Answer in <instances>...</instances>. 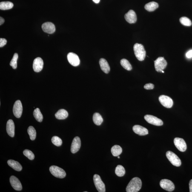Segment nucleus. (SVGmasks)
Segmentation results:
<instances>
[{"mask_svg":"<svg viewBox=\"0 0 192 192\" xmlns=\"http://www.w3.org/2000/svg\"><path fill=\"white\" fill-rule=\"evenodd\" d=\"M81 147V141L78 137H76L72 141L71 146V152L72 153H75L79 150Z\"/></svg>","mask_w":192,"mask_h":192,"instance_id":"15","label":"nucleus"},{"mask_svg":"<svg viewBox=\"0 0 192 192\" xmlns=\"http://www.w3.org/2000/svg\"><path fill=\"white\" fill-rule=\"evenodd\" d=\"M67 59L70 64L73 66L76 67L80 64V59L77 55L74 53H69L67 55Z\"/></svg>","mask_w":192,"mask_h":192,"instance_id":"11","label":"nucleus"},{"mask_svg":"<svg viewBox=\"0 0 192 192\" xmlns=\"http://www.w3.org/2000/svg\"><path fill=\"white\" fill-rule=\"evenodd\" d=\"M23 154L25 156L28 158L30 160H33L35 158V155L31 150H25L23 151Z\"/></svg>","mask_w":192,"mask_h":192,"instance_id":"34","label":"nucleus"},{"mask_svg":"<svg viewBox=\"0 0 192 192\" xmlns=\"http://www.w3.org/2000/svg\"><path fill=\"white\" fill-rule=\"evenodd\" d=\"M155 69L156 71L162 72L165 68L167 62L163 57H159L154 61Z\"/></svg>","mask_w":192,"mask_h":192,"instance_id":"5","label":"nucleus"},{"mask_svg":"<svg viewBox=\"0 0 192 192\" xmlns=\"http://www.w3.org/2000/svg\"><path fill=\"white\" fill-rule=\"evenodd\" d=\"M33 115L37 121L40 122H42L43 119V116L39 108H37L35 109L34 111Z\"/></svg>","mask_w":192,"mask_h":192,"instance_id":"27","label":"nucleus"},{"mask_svg":"<svg viewBox=\"0 0 192 192\" xmlns=\"http://www.w3.org/2000/svg\"><path fill=\"white\" fill-rule=\"evenodd\" d=\"M180 21L183 25L190 27L192 25V23L190 20L186 17H182L180 19Z\"/></svg>","mask_w":192,"mask_h":192,"instance_id":"32","label":"nucleus"},{"mask_svg":"<svg viewBox=\"0 0 192 192\" xmlns=\"http://www.w3.org/2000/svg\"><path fill=\"white\" fill-rule=\"evenodd\" d=\"M115 173L118 176L122 177L125 174V169L122 166L118 165L115 169Z\"/></svg>","mask_w":192,"mask_h":192,"instance_id":"28","label":"nucleus"},{"mask_svg":"<svg viewBox=\"0 0 192 192\" xmlns=\"http://www.w3.org/2000/svg\"><path fill=\"white\" fill-rule=\"evenodd\" d=\"M44 66V62L42 58L37 57L34 60L33 68L35 72H39L42 70Z\"/></svg>","mask_w":192,"mask_h":192,"instance_id":"13","label":"nucleus"},{"mask_svg":"<svg viewBox=\"0 0 192 192\" xmlns=\"http://www.w3.org/2000/svg\"><path fill=\"white\" fill-rule=\"evenodd\" d=\"M93 119L94 123L98 126L100 125L103 121V119L102 116L98 113H94Z\"/></svg>","mask_w":192,"mask_h":192,"instance_id":"26","label":"nucleus"},{"mask_svg":"<svg viewBox=\"0 0 192 192\" xmlns=\"http://www.w3.org/2000/svg\"><path fill=\"white\" fill-rule=\"evenodd\" d=\"M189 186L190 192H192V179L190 181Z\"/></svg>","mask_w":192,"mask_h":192,"instance_id":"38","label":"nucleus"},{"mask_svg":"<svg viewBox=\"0 0 192 192\" xmlns=\"http://www.w3.org/2000/svg\"><path fill=\"white\" fill-rule=\"evenodd\" d=\"M133 50L136 57L139 61H143L146 57V52L143 45L136 43L133 46Z\"/></svg>","mask_w":192,"mask_h":192,"instance_id":"2","label":"nucleus"},{"mask_svg":"<svg viewBox=\"0 0 192 192\" xmlns=\"http://www.w3.org/2000/svg\"><path fill=\"white\" fill-rule=\"evenodd\" d=\"M93 180L96 189L99 192H105V184L101 180L100 176L98 174L94 176Z\"/></svg>","mask_w":192,"mask_h":192,"instance_id":"6","label":"nucleus"},{"mask_svg":"<svg viewBox=\"0 0 192 192\" xmlns=\"http://www.w3.org/2000/svg\"><path fill=\"white\" fill-rule=\"evenodd\" d=\"M10 182L12 187L16 191H21L22 189L21 183L17 178L12 176L10 178Z\"/></svg>","mask_w":192,"mask_h":192,"instance_id":"14","label":"nucleus"},{"mask_svg":"<svg viewBox=\"0 0 192 192\" xmlns=\"http://www.w3.org/2000/svg\"><path fill=\"white\" fill-rule=\"evenodd\" d=\"M118 159H120V157L119 156H118Z\"/></svg>","mask_w":192,"mask_h":192,"instance_id":"41","label":"nucleus"},{"mask_svg":"<svg viewBox=\"0 0 192 192\" xmlns=\"http://www.w3.org/2000/svg\"><path fill=\"white\" fill-rule=\"evenodd\" d=\"M42 28L46 33L52 34L56 30L54 24L51 22H46L42 25Z\"/></svg>","mask_w":192,"mask_h":192,"instance_id":"16","label":"nucleus"},{"mask_svg":"<svg viewBox=\"0 0 192 192\" xmlns=\"http://www.w3.org/2000/svg\"><path fill=\"white\" fill-rule=\"evenodd\" d=\"M7 40L5 38H0V47H2L5 46L7 43Z\"/></svg>","mask_w":192,"mask_h":192,"instance_id":"36","label":"nucleus"},{"mask_svg":"<svg viewBox=\"0 0 192 192\" xmlns=\"http://www.w3.org/2000/svg\"><path fill=\"white\" fill-rule=\"evenodd\" d=\"M166 156L170 162L173 165L176 167H179L182 164L180 159L176 154L172 152L168 151L166 153Z\"/></svg>","mask_w":192,"mask_h":192,"instance_id":"4","label":"nucleus"},{"mask_svg":"<svg viewBox=\"0 0 192 192\" xmlns=\"http://www.w3.org/2000/svg\"><path fill=\"white\" fill-rule=\"evenodd\" d=\"M50 171L51 174L55 177L61 179L65 178L66 175L64 169L56 166L53 165L50 167Z\"/></svg>","mask_w":192,"mask_h":192,"instance_id":"3","label":"nucleus"},{"mask_svg":"<svg viewBox=\"0 0 192 192\" xmlns=\"http://www.w3.org/2000/svg\"><path fill=\"white\" fill-rule=\"evenodd\" d=\"M68 113L66 110L64 109H60L58 111L55 115L56 119L58 120H64L68 117Z\"/></svg>","mask_w":192,"mask_h":192,"instance_id":"22","label":"nucleus"},{"mask_svg":"<svg viewBox=\"0 0 192 192\" xmlns=\"http://www.w3.org/2000/svg\"><path fill=\"white\" fill-rule=\"evenodd\" d=\"M144 118L147 122L152 125L156 126H161L163 125V122L161 120L153 115H146L144 116Z\"/></svg>","mask_w":192,"mask_h":192,"instance_id":"7","label":"nucleus"},{"mask_svg":"<svg viewBox=\"0 0 192 192\" xmlns=\"http://www.w3.org/2000/svg\"><path fill=\"white\" fill-rule=\"evenodd\" d=\"M186 56L187 58H190L192 57V50H190L188 52H187L186 54Z\"/></svg>","mask_w":192,"mask_h":192,"instance_id":"37","label":"nucleus"},{"mask_svg":"<svg viewBox=\"0 0 192 192\" xmlns=\"http://www.w3.org/2000/svg\"><path fill=\"white\" fill-rule=\"evenodd\" d=\"M120 64L122 67L125 70L128 71L131 70L132 67L129 61L126 59H123L120 61Z\"/></svg>","mask_w":192,"mask_h":192,"instance_id":"30","label":"nucleus"},{"mask_svg":"<svg viewBox=\"0 0 192 192\" xmlns=\"http://www.w3.org/2000/svg\"><path fill=\"white\" fill-rule=\"evenodd\" d=\"M160 185L162 189L169 192L173 191L174 190L175 186L171 181L167 179H163L160 182Z\"/></svg>","mask_w":192,"mask_h":192,"instance_id":"8","label":"nucleus"},{"mask_svg":"<svg viewBox=\"0 0 192 192\" xmlns=\"http://www.w3.org/2000/svg\"><path fill=\"white\" fill-rule=\"evenodd\" d=\"M4 21H5V20H4L3 18L1 17H0V25H1L3 24Z\"/></svg>","mask_w":192,"mask_h":192,"instance_id":"39","label":"nucleus"},{"mask_svg":"<svg viewBox=\"0 0 192 192\" xmlns=\"http://www.w3.org/2000/svg\"><path fill=\"white\" fill-rule=\"evenodd\" d=\"M122 148L119 145H114L112 147L111 149L112 154L114 156H119L122 153Z\"/></svg>","mask_w":192,"mask_h":192,"instance_id":"25","label":"nucleus"},{"mask_svg":"<svg viewBox=\"0 0 192 192\" xmlns=\"http://www.w3.org/2000/svg\"><path fill=\"white\" fill-rule=\"evenodd\" d=\"M144 88L147 90H152L154 88V85L153 84L148 83L145 84Z\"/></svg>","mask_w":192,"mask_h":192,"instance_id":"35","label":"nucleus"},{"mask_svg":"<svg viewBox=\"0 0 192 192\" xmlns=\"http://www.w3.org/2000/svg\"><path fill=\"white\" fill-rule=\"evenodd\" d=\"M18 58V55L17 53H15L14 55L13 58L10 62V65L14 69H16L17 67V61Z\"/></svg>","mask_w":192,"mask_h":192,"instance_id":"33","label":"nucleus"},{"mask_svg":"<svg viewBox=\"0 0 192 192\" xmlns=\"http://www.w3.org/2000/svg\"><path fill=\"white\" fill-rule=\"evenodd\" d=\"M100 66L101 70L106 74H108L110 71V67L108 62L104 58H101L99 61Z\"/></svg>","mask_w":192,"mask_h":192,"instance_id":"20","label":"nucleus"},{"mask_svg":"<svg viewBox=\"0 0 192 192\" xmlns=\"http://www.w3.org/2000/svg\"><path fill=\"white\" fill-rule=\"evenodd\" d=\"M162 72L163 73H164V71H163V70H162Z\"/></svg>","mask_w":192,"mask_h":192,"instance_id":"42","label":"nucleus"},{"mask_svg":"<svg viewBox=\"0 0 192 192\" xmlns=\"http://www.w3.org/2000/svg\"><path fill=\"white\" fill-rule=\"evenodd\" d=\"M14 4L10 1H2L0 3V10H7L13 8Z\"/></svg>","mask_w":192,"mask_h":192,"instance_id":"24","label":"nucleus"},{"mask_svg":"<svg viewBox=\"0 0 192 192\" xmlns=\"http://www.w3.org/2000/svg\"><path fill=\"white\" fill-rule=\"evenodd\" d=\"M93 1L96 3L98 4L99 3L100 0H93Z\"/></svg>","mask_w":192,"mask_h":192,"instance_id":"40","label":"nucleus"},{"mask_svg":"<svg viewBox=\"0 0 192 192\" xmlns=\"http://www.w3.org/2000/svg\"><path fill=\"white\" fill-rule=\"evenodd\" d=\"M13 112L15 117L19 118L22 114L23 106L21 101L19 100L15 101L13 106Z\"/></svg>","mask_w":192,"mask_h":192,"instance_id":"10","label":"nucleus"},{"mask_svg":"<svg viewBox=\"0 0 192 192\" xmlns=\"http://www.w3.org/2000/svg\"><path fill=\"white\" fill-rule=\"evenodd\" d=\"M133 130L135 133L139 136H145L148 134V130L146 128L139 125H135L133 127Z\"/></svg>","mask_w":192,"mask_h":192,"instance_id":"18","label":"nucleus"},{"mask_svg":"<svg viewBox=\"0 0 192 192\" xmlns=\"http://www.w3.org/2000/svg\"><path fill=\"white\" fill-rule=\"evenodd\" d=\"M8 134L11 137H13L15 135V125L14 122L12 120H9L7 121L6 127Z\"/></svg>","mask_w":192,"mask_h":192,"instance_id":"19","label":"nucleus"},{"mask_svg":"<svg viewBox=\"0 0 192 192\" xmlns=\"http://www.w3.org/2000/svg\"><path fill=\"white\" fill-rule=\"evenodd\" d=\"M174 142L175 146L179 151L184 152L187 150V144L185 141L182 139L180 138H175Z\"/></svg>","mask_w":192,"mask_h":192,"instance_id":"12","label":"nucleus"},{"mask_svg":"<svg viewBox=\"0 0 192 192\" xmlns=\"http://www.w3.org/2000/svg\"><path fill=\"white\" fill-rule=\"evenodd\" d=\"M27 133L30 136V139L32 141L34 140L36 138V130L33 126H30L27 129Z\"/></svg>","mask_w":192,"mask_h":192,"instance_id":"29","label":"nucleus"},{"mask_svg":"<svg viewBox=\"0 0 192 192\" xmlns=\"http://www.w3.org/2000/svg\"><path fill=\"white\" fill-rule=\"evenodd\" d=\"M159 100L161 104L166 108H170L173 107V100L168 96L162 95L159 97Z\"/></svg>","mask_w":192,"mask_h":192,"instance_id":"9","label":"nucleus"},{"mask_svg":"<svg viewBox=\"0 0 192 192\" xmlns=\"http://www.w3.org/2000/svg\"><path fill=\"white\" fill-rule=\"evenodd\" d=\"M159 7V4L154 1H152L146 4L144 8L148 12L154 11Z\"/></svg>","mask_w":192,"mask_h":192,"instance_id":"23","label":"nucleus"},{"mask_svg":"<svg viewBox=\"0 0 192 192\" xmlns=\"http://www.w3.org/2000/svg\"><path fill=\"white\" fill-rule=\"evenodd\" d=\"M142 182L140 178L135 177L130 181L126 188L127 192H137L142 187Z\"/></svg>","mask_w":192,"mask_h":192,"instance_id":"1","label":"nucleus"},{"mask_svg":"<svg viewBox=\"0 0 192 192\" xmlns=\"http://www.w3.org/2000/svg\"><path fill=\"white\" fill-rule=\"evenodd\" d=\"M126 21L130 24H133L136 22L137 16L134 11L131 10L125 15Z\"/></svg>","mask_w":192,"mask_h":192,"instance_id":"17","label":"nucleus"},{"mask_svg":"<svg viewBox=\"0 0 192 192\" xmlns=\"http://www.w3.org/2000/svg\"><path fill=\"white\" fill-rule=\"evenodd\" d=\"M51 141L53 144L58 147L60 146L62 143V139L56 136L53 137L52 138Z\"/></svg>","mask_w":192,"mask_h":192,"instance_id":"31","label":"nucleus"},{"mask_svg":"<svg viewBox=\"0 0 192 192\" xmlns=\"http://www.w3.org/2000/svg\"><path fill=\"white\" fill-rule=\"evenodd\" d=\"M8 165L17 171H20L22 169V167L19 162L13 160H9L7 162Z\"/></svg>","mask_w":192,"mask_h":192,"instance_id":"21","label":"nucleus"}]
</instances>
